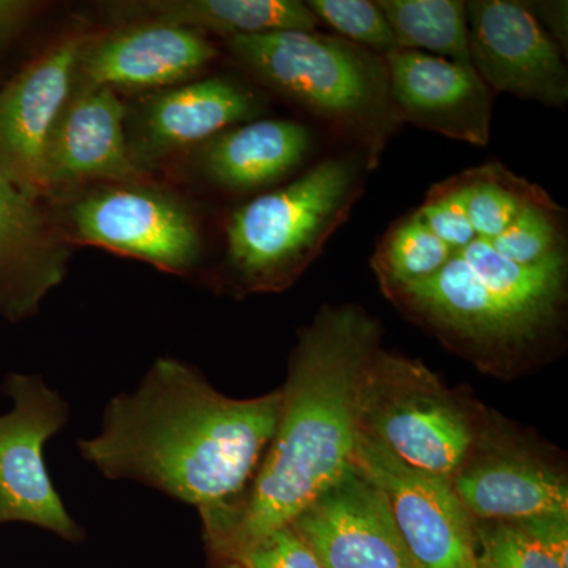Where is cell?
I'll use <instances>...</instances> for the list:
<instances>
[{
  "label": "cell",
  "instance_id": "d4e9b609",
  "mask_svg": "<svg viewBox=\"0 0 568 568\" xmlns=\"http://www.w3.org/2000/svg\"><path fill=\"white\" fill-rule=\"evenodd\" d=\"M562 209L552 201L534 204L519 213L504 233L489 239L500 256L521 265H534L566 250Z\"/></svg>",
  "mask_w": 568,
  "mask_h": 568
},
{
  "label": "cell",
  "instance_id": "6da1fadb",
  "mask_svg": "<svg viewBox=\"0 0 568 568\" xmlns=\"http://www.w3.org/2000/svg\"><path fill=\"white\" fill-rule=\"evenodd\" d=\"M379 342V323L354 305L324 306L301 332L256 473L233 500L201 511L219 558L235 562L353 469L362 386Z\"/></svg>",
  "mask_w": 568,
  "mask_h": 568
},
{
  "label": "cell",
  "instance_id": "52a82bcc",
  "mask_svg": "<svg viewBox=\"0 0 568 568\" xmlns=\"http://www.w3.org/2000/svg\"><path fill=\"white\" fill-rule=\"evenodd\" d=\"M58 226L67 244L99 246L186 274L203 252L196 220L181 201L149 185H108L81 194Z\"/></svg>",
  "mask_w": 568,
  "mask_h": 568
},
{
  "label": "cell",
  "instance_id": "d6986e66",
  "mask_svg": "<svg viewBox=\"0 0 568 568\" xmlns=\"http://www.w3.org/2000/svg\"><path fill=\"white\" fill-rule=\"evenodd\" d=\"M312 148L308 126L286 119H265L231 126L205 141L200 163L219 185L250 192L301 166Z\"/></svg>",
  "mask_w": 568,
  "mask_h": 568
},
{
  "label": "cell",
  "instance_id": "4316f807",
  "mask_svg": "<svg viewBox=\"0 0 568 568\" xmlns=\"http://www.w3.org/2000/svg\"><path fill=\"white\" fill-rule=\"evenodd\" d=\"M416 211L422 222L454 253L477 239L467 216L465 186L458 174L436 183Z\"/></svg>",
  "mask_w": 568,
  "mask_h": 568
},
{
  "label": "cell",
  "instance_id": "9c48e42d",
  "mask_svg": "<svg viewBox=\"0 0 568 568\" xmlns=\"http://www.w3.org/2000/svg\"><path fill=\"white\" fill-rule=\"evenodd\" d=\"M354 466L386 497L418 568H478L476 519L463 506L452 478L407 465L362 432Z\"/></svg>",
  "mask_w": 568,
  "mask_h": 568
},
{
  "label": "cell",
  "instance_id": "8992f818",
  "mask_svg": "<svg viewBox=\"0 0 568 568\" xmlns=\"http://www.w3.org/2000/svg\"><path fill=\"white\" fill-rule=\"evenodd\" d=\"M485 426L424 364L377 351L361 395V432L407 465L452 478Z\"/></svg>",
  "mask_w": 568,
  "mask_h": 568
},
{
  "label": "cell",
  "instance_id": "e0dca14e",
  "mask_svg": "<svg viewBox=\"0 0 568 568\" xmlns=\"http://www.w3.org/2000/svg\"><path fill=\"white\" fill-rule=\"evenodd\" d=\"M69 260L59 227L0 174V313L20 321L39 312L65 278Z\"/></svg>",
  "mask_w": 568,
  "mask_h": 568
},
{
  "label": "cell",
  "instance_id": "7a4b0ae2",
  "mask_svg": "<svg viewBox=\"0 0 568 568\" xmlns=\"http://www.w3.org/2000/svg\"><path fill=\"white\" fill-rule=\"evenodd\" d=\"M280 407L282 390L230 398L194 366L159 358L136 390L108 403L102 428L78 440V448L104 477L138 481L201 514L244 491L274 436Z\"/></svg>",
  "mask_w": 568,
  "mask_h": 568
},
{
  "label": "cell",
  "instance_id": "3957f363",
  "mask_svg": "<svg viewBox=\"0 0 568 568\" xmlns=\"http://www.w3.org/2000/svg\"><path fill=\"white\" fill-rule=\"evenodd\" d=\"M386 294L448 345L480 357H511L536 347L558 324L567 250L521 265L477 237L436 275Z\"/></svg>",
  "mask_w": 568,
  "mask_h": 568
},
{
  "label": "cell",
  "instance_id": "f546056e",
  "mask_svg": "<svg viewBox=\"0 0 568 568\" xmlns=\"http://www.w3.org/2000/svg\"><path fill=\"white\" fill-rule=\"evenodd\" d=\"M529 10L534 17L544 21L555 39L564 48H567V2H530Z\"/></svg>",
  "mask_w": 568,
  "mask_h": 568
},
{
  "label": "cell",
  "instance_id": "484cf974",
  "mask_svg": "<svg viewBox=\"0 0 568 568\" xmlns=\"http://www.w3.org/2000/svg\"><path fill=\"white\" fill-rule=\"evenodd\" d=\"M306 7L317 21L331 26L338 37L386 58L399 50L386 14L369 0H310Z\"/></svg>",
  "mask_w": 568,
  "mask_h": 568
},
{
  "label": "cell",
  "instance_id": "4fadbf2b",
  "mask_svg": "<svg viewBox=\"0 0 568 568\" xmlns=\"http://www.w3.org/2000/svg\"><path fill=\"white\" fill-rule=\"evenodd\" d=\"M125 118L118 92L77 82L44 156L47 194L88 181L148 185V171L130 152Z\"/></svg>",
  "mask_w": 568,
  "mask_h": 568
},
{
  "label": "cell",
  "instance_id": "30bf717a",
  "mask_svg": "<svg viewBox=\"0 0 568 568\" xmlns=\"http://www.w3.org/2000/svg\"><path fill=\"white\" fill-rule=\"evenodd\" d=\"M89 39L63 36L0 89V174L32 200L47 194L44 156Z\"/></svg>",
  "mask_w": 568,
  "mask_h": 568
},
{
  "label": "cell",
  "instance_id": "277c9868",
  "mask_svg": "<svg viewBox=\"0 0 568 568\" xmlns=\"http://www.w3.org/2000/svg\"><path fill=\"white\" fill-rule=\"evenodd\" d=\"M226 44L268 88L357 141L366 171L377 168L403 123L392 99L386 58L316 31L237 36Z\"/></svg>",
  "mask_w": 568,
  "mask_h": 568
},
{
  "label": "cell",
  "instance_id": "ba28073f",
  "mask_svg": "<svg viewBox=\"0 0 568 568\" xmlns=\"http://www.w3.org/2000/svg\"><path fill=\"white\" fill-rule=\"evenodd\" d=\"M6 392L13 409L0 416V525L29 523L82 540L84 530L63 506L43 458L47 440L69 424V403L40 376L13 373Z\"/></svg>",
  "mask_w": 568,
  "mask_h": 568
},
{
  "label": "cell",
  "instance_id": "44dd1931",
  "mask_svg": "<svg viewBox=\"0 0 568 568\" xmlns=\"http://www.w3.org/2000/svg\"><path fill=\"white\" fill-rule=\"evenodd\" d=\"M377 6L386 14L399 50L435 52L436 58L474 69L467 33L466 2L379 0Z\"/></svg>",
  "mask_w": 568,
  "mask_h": 568
},
{
  "label": "cell",
  "instance_id": "7c38bea8",
  "mask_svg": "<svg viewBox=\"0 0 568 568\" xmlns=\"http://www.w3.org/2000/svg\"><path fill=\"white\" fill-rule=\"evenodd\" d=\"M324 568H418L386 497L353 467L291 523Z\"/></svg>",
  "mask_w": 568,
  "mask_h": 568
},
{
  "label": "cell",
  "instance_id": "ffe728a7",
  "mask_svg": "<svg viewBox=\"0 0 568 568\" xmlns=\"http://www.w3.org/2000/svg\"><path fill=\"white\" fill-rule=\"evenodd\" d=\"M112 17L130 24L178 26L224 39L276 31H315L320 21L297 0H149L108 6Z\"/></svg>",
  "mask_w": 568,
  "mask_h": 568
},
{
  "label": "cell",
  "instance_id": "cb8c5ba5",
  "mask_svg": "<svg viewBox=\"0 0 568 568\" xmlns=\"http://www.w3.org/2000/svg\"><path fill=\"white\" fill-rule=\"evenodd\" d=\"M478 568H568L530 529L519 521H477Z\"/></svg>",
  "mask_w": 568,
  "mask_h": 568
},
{
  "label": "cell",
  "instance_id": "7402d4cb",
  "mask_svg": "<svg viewBox=\"0 0 568 568\" xmlns=\"http://www.w3.org/2000/svg\"><path fill=\"white\" fill-rule=\"evenodd\" d=\"M458 175L465 186L466 211L474 233L487 241L504 233L529 205L552 203L541 186L511 173L499 162Z\"/></svg>",
  "mask_w": 568,
  "mask_h": 568
},
{
  "label": "cell",
  "instance_id": "83f0119b",
  "mask_svg": "<svg viewBox=\"0 0 568 568\" xmlns=\"http://www.w3.org/2000/svg\"><path fill=\"white\" fill-rule=\"evenodd\" d=\"M233 564L244 568H324L304 538L291 526L261 538Z\"/></svg>",
  "mask_w": 568,
  "mask_h": 568
},
{
  "label": "cell",
  "instance_id": "603a6c76",
  "mask_svg": "<svg viewBox=\"0 0 568 568\" xmlns=\"http://www.w3.org/2000/svg\"><path fill=\"white\" fill-rule=\"evenodd\" d=\"M452 256L454 252L414 211L388 227L373 254L372 265L384 293H388L436 275Z\"/></svg>",
  "mask_w": 568,
  "mask_h": 568
},
{
  "label": "cell",
  "instance_id": "5bb4252c",
  "mask_svg": "<svg viewBox=\"0 0 568 568\" xmlns=\"http://www.w3.org/2000/svg\"><path fill=\"white\" fill-rule=\"evenodd\" d=\"M452 485L477 521L568 517L566 477L534 452L489 436L487 428Z\"/></svg>",
  "mask_w": 568,
  "mask_h": 568
},
{
  "label": "cell",
  "instance_id": "f1b7e54d",
  "mask_svg": "<svg viewBox=\"0 0 568 568\" xmlns=\"http://www.w3.org/2000/svg\"><path fill=\"white\" fill-rule=\"evenodd\" d=\"M41 3L29 0H0V50L26 28Z\"/></svg>",
  "mask_w": 568,
  "mask_h": 568
},
{
  "label": "cell",
  "instance_id": "9a60e30c",
  "mask_svg": "<svg viewBox=\"0 0 568 568\" xmlns=\"http://www.w3.org/2000/svg\"><path fill=\"white\" fill-rule=\"evenodd\" d=\"M392 99L402 121L485 148L495 93L474 69L414 50L386 55Z\"/></svg>",
  "mask_w": 568,
  "mask_h": 568
},
{
  "label": "cell",
  "instance_id": "4dcf8cb0",
  "mask_svg": "<svg viewBox=\"0 0 568 568\" xmlns=\"http://www.w3.org/2000/svg\"><path fill=\"white\" fill-rule=\"evenodd\" d=\"M227 568H244L242 566H239V564H230V567Z\"/></svg>",
  "mask_w": 568,
  "mask_h": 568
},
{
  "label": "cell",
  "instance_id": "2e32d148",
  "mask_svg": "<svg viewBox=\"0 0 568 568\" xmlns=\"http://www.w3.org/2000/svg\"><path fill=\"white\" fill-rule=\"evenodd\" d=\"M215 55L204 33L155 22L130 24L89 39L77 82L114 92L162 89L189 80Z\"/></svg>",
  "mask_w": 568,
  "mask_h": 568
},
{
  "label": "cell",
  "instance_id": "ac0fdd59",
  "mask_svg": "<svg viewBox=\"0 0 568 568\" xmlns=\"http://www.w3.org/2000/svg\"><path fill=\"white\" fill-rule=\"evenodd\" d=\"M260 112L253 93L230 78H209L164 91L144 103L133 140H129L134 162L162 160L190 145L204 144L215 134Z\"/></svg>",
  "mask_w": 568,
  "mask_h": 568
},
{
  "label": "cell",
  "instance_id": "8fae6325",
  "mask_svg": "<svg viewBox=\"0 0 568 568\" xmlns=\"http://www.w3.org/2000/svg\"><path fill=\"white\" fill-rule=\"evenodd\" d=\"M474 69L493 93H510L548 108L566 106L568 71L562 52L528 3L466 2Z\"/></svg>",
  "mask_w": 568,
  "mask_h": 568
},
{
  "label": "cell",
  "instance_id": "5b68a950",
  "mask_svg": "<svg viewBox=\"0 0 568 568\" xmlns=\"http://www.w3.org/2000/svg\"><path fill=\"white\" fill-rule=\"evenodd\" d=\"M362 164L364 156H331L235 211L226 230L233 286L276 293L304 274L364 192Z\"/></svg>",
  "mask_w": 568,
  "mask_h": 568
}]
</instances>
